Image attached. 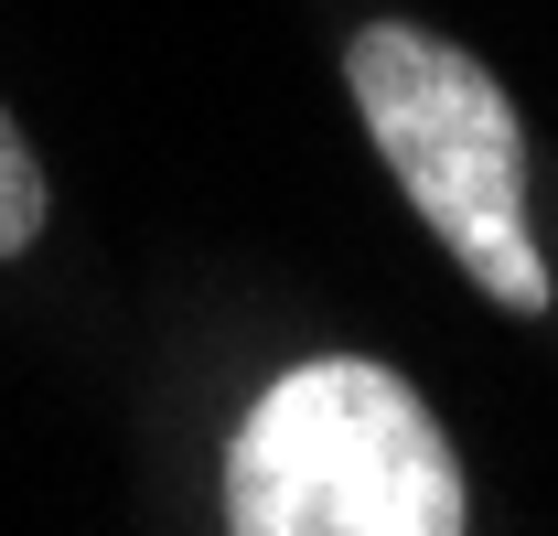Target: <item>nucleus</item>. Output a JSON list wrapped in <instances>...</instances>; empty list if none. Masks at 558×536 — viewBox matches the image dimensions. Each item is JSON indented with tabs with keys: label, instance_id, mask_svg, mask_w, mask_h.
Instances as JSON below:
<instances>
[{
	"label": "nucleus",
	"instance_id": "obj_1",
	"mask_svg": "<svg viewBox=\"0 0 558 536\" xmlns=\"http://www.w3.org/2000/svg\"><path fill=\"white\" fill-rule=\"evenodd\" d=\"M226 526L236 536H451L462 462L409 376L323 354L290 365L247 407L226 451Z\"/></svg>",
	"mask_w": 558,
	"mask_h": 536
},
{
	"label": "nucleus",
	"instance_id": "obj_2",
	"mask_svg": "<svg viewBox=\"0 0 558 536\" xmlns=\"http://www.w3.org/2000/svg\"><path fill=\"white\" fill-rule=\"evenodd\" d=\"M344 86L365 108V130H376V150H387V172H398V194L473 268V290L505 301V312H548V258H537V226H526L515 97L462 44H440L418 22H365L344 54Z\"/></svg>",
	"mask_w": 558,
	"mask_h": 536
},
{
	"label": "nucleus",
	"instance_id": "obj_3",
	"mask_svg": "<svg viewBox=\"0 0 558 536\" xmlns=\"http://www.w3.org/2000/svg\"><path fill=\"white\" fill-rule=\"evenodd\" d=\"M44 236V161H33V139L0 119V258H22Z\"/></svg>",
	"mask_w": 558,
	"mask_h": 536
}]
</instances>
